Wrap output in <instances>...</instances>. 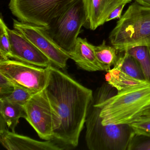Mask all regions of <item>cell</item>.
Returning a JSON list of instances; mask_svg holds the SVG:
<instances>
[{
  "instance_id": "4fadbf2b",
  "label": "cell",
  "mask_w": 150,
  "mask_h": 150,
  "mask_svg": "<svg viewBox=\"0 0 150 150\" xmlns=\"http://www.w3.org/2000/svg\"><path fill=\"white\" fill-rule=\"evenodd\" d=\"M70 57L79 68L85 71H106L96 57L94 45L88 42L86 38H78L74 50Z\"/></svg>"
},
{
  "instance_id": "d6986e66",
  "label": "cell",
  "mask_w": 150,
  "mask_h": 150,
  "mask_svg": "<svg viewBox=\"0 0 150 150\" xmlns=\"http://www.w3.org/2000/svg\"><path fill=\"white\" fill-rule=\"evenodd\" d=\"M8 28L1 17L0 20V60L11 59V48Z\"/></svg>"
},
{
  "instance_id": "ac0fdd59",
  "label": "cell",
  "mask_w": 150,
  "mask_h": 150,
  "mask_svg": "<svg viewBox=\"0 0 150 150\" xmlns=\"http://www.w3.org/2000/svg\"><path fill=\"white\" fill-rule=\"evenodd\" d=\"M95 51L97 59L105 67L106 71L116 64L118 58L117 51L114 46L107 45L105 40L100 45L95 46Z\"/></svg>"
},
{
  "instance_id": "484cf974",
  "label": "cell",
  "mask_w": 150,
  "mask_h": 150,
  "mask_svg": "<svg viewBox=\"0 0 150 150\" xmlns=\"http://www.w3.org/2000/svg\"><path fill=\"white\" fill-rule=\"evenodd\" d=\"M141 116L150 117V106L144 111Z\"/></svg>"
},
{
  "instance_id": "5bb4252c",
  "label": "cell",
  "mask_w": 150,
  "mask_h": 150,
  "mask_svg": "<svg viewBox=\"0 0 150 150\" xmlns=\"http://www.w3.org/2000/svg\"><path fill=\"white\" fill-rule=\"evenodd\" d=\"M105 78L107 83L117 92L150 83L132 78L115 67L107 71Z\"/></svg>"
},
{
  "instance_id": "cb8c5ba5",
  "label": "cell",
  "mask_w": 150,
  "mask_h": 150,
  "mask_svg": "<svg viewBox=\"0 0 150 150\" xmlns=\"http://www.w3.org/2000/svg\"><path fill=\"white\" fill-rule=\"evenodd\" d=\"M126 3L122 4L116 8L108 17L107 22H109L111 20L116 19H120L122 17V12L124 8L126 5Z\"/></svg>"
},
{
  "instance_id": "6da1fadb",
  "label": "cell",
  "mask_w": 150,
  "mask_h": 150,
  "mask_svg": "<svg viewBox=\"0 0 150 150\" xmlns=\"http://www.w3.org/2000/svg\"><path fill=\"white\" fill-rule=\"evenodd\" d=\"M48 69L45 91L52 110V140L64 150L74 149L79 145L94 94L59 68L52 65Z\"/></svg>"
},
{
  "instance_id": "3957f363",
  "label": "cell",
  "mask_w": 150,
  "mask_h": 150,
  "mask_svg": "<svg viewBox=\"0 0 150 150\" xmlns=\"http://www.w3.org/2000/svg\"><path fill=\"white\" fill-rule=\"evenodd\" d=\"M109 39L119 52L139 45L150 47V7L136 2L131 4L117 23Z\"/></svg>"
},
{
  "instance_id": "9a60e30c",
  "label": "cell",
  "mask_w": 150,
  "mask_h": 150,
  "mask_svg": "<svg viewBox=\"0 0 150 150\" xmlns=\"http://www.w3.org/2000/svg\"><path fill=\"white\" fill-rule=\"evenodd\" d=\"M1 118L13 132L21 117L24 118L25 111L23 106L11 102L6 99H0Z\"/></svg>"
},
{
  "instance_id": "8fae6325",
  "label": "cell",
  "mask_w": 150,
  "mask_h": 150,
  "mask_svg": "<svg viewBox=\"0 0 150 150\" xmlns=\"http://www.w3.org/2000/svg\"><path fill=\"white\" fill-rule=\"evenodd\" d=\"M6 124L1 118L0 142L8 150H64L54 140L39 141L28 137L10 131Z\"/></svg>"
},
{
  "instance_id": "30bf717a",
  "label": "cell",
  "mask_w": 150,
  "mask_h": 150,
  "mask_svg": "<svg viewBox=\"0 0 150 150\" xmlns=\"http://www.w3.org/2000/svg\"><path fill=\"white\" fill-rule=\"evenodd\" d=\"M8 32L11 48V59L45 68L52 65L43 52L18 31L8 28Z\"/></svg>"
},
{
  "instance_id": "5b68a950",
  "label": "cell",
  "mask_w": 150,
  "mask_h": 150,
  "mask_svg": "<svg viewBox=\"0 0 150 150\" xmlns=\"http://www.w3.org/2000/svg\"><path fill=\"white\" fill-rule=\"evenodd\" d=\"M86 21L83 0H76L45 28L52 39L70 56Z\"/></svg>"
},
{
  "instance_id": "9c48e42d",
  "label": "cell",
  "mask_w": 150,
  "mask_h": 150,
  "mask_svg": "<svg viewBox=\"0 0 150 150\" xmlns=\"http://www.w3.org/2000/svg\"><path fill=\"white\" fill-rule=\"evenodd\" d=\"M25 118L40 138H53V117L50 101L44 90L35 93L24 107Z\"/></svg>"
},
{
  "instance_id": "8992f818",
  "label": "cell",
  "mask_w": 150,
  "mask_h": 150,
  "mask_svg": "<svg viewBox=\"0 0 150 150\" xmlns=\"http://www.w3.org/2000/svg\"><path fill=\"white\" fill-rule=\"evenodd\" d=\"M76 0H10L9 9L22 22L47 28Z\"/></svg>"
},
{
  "instance_id": "2e32d148",
  "label": "cell",
  "mask_w": 150,
  "mask_h": 150,
  "mask_svg": "<svg viewBox=\"0 0 150 150\" xmlns=\"http://www.w3.org/2000/svg\"><path fill=\"white\" fill-rule=\"evenodd\" d=\"M118 57V59L114 67L131 76L142 81H146L143 71L137 60L126 52Z\"/></svg>"
},
{
  "instance_id": "7a4b0ae2",
  "label": "cell",
  "mask_w": 150,
  "mask_h": 150,
  "mask_svg": "<svg viewBox=\"0 0 150 150\" xmlns=\"http://www.w3.org/2000/svg\"><path fill=\"white\" fill-rule=\"evenodd\" d=\"M103 83L94 95L103 125L130 124L150 106V83L117 92Z\"/></svg>"
},
{
  "instance_id": "603a6c76",
  "label": "cell",
  "mask_w": 150,
  "mask_h": 150,
  "mask_svg": "<svg viewBox=\"0 0 150 150\" xmlns=\"http://www.w3.org/2000/svg\"><path fill=\"white\" fill-rule=\"evenodd\" d=\"M14 88L13 83L0 73V99H4L9 95Z\"/></svg>"
},
{
  "instance_id": "ba28073f",
  "label": "cell",
  "mask_w": 150,
  "mask_h": 150,
  "mask_svg": "<svg viewBox=\"0 0 150 150\" xmlns=\"http://www.w3.org/2000/svg\"><path fill=\"white\" fill-rule=\"evenodd\" d=\"M13 27L43 52L52 65L60 69L66 67L70 56L52 39L45 28L16 19H13Z\"/></svg>"
},
{
  "instance_id": "e0dca14e",
  "label": "cell",
  "mask_w": 150,
  "mask_h": 150,
  "mask_svg": "<svg viewBox=\"0 0 150 150\" xmlns=\"http://www.w3.org/2000/svg\"><path fill=\"white\" fill-rule=\"evenodd\" d=\"M133 57L141 67L146 80L150 83V47L139 45L125 50Z\"/></svg>"
},
{
  "instance_id": "277c9868",
  "label": "cell",
  "mask_w": 150,
  "mask_h": 150,
  "mask_svg": "<svg viewBox=\"0 0 150 150\" xmlns=\"http://www.w3.org/2000/svg\"><path fill=\"white\" fill-rule=\"evenodd\" d=\"M100 106L93 100L86 122V144L90 150H127L134 132L130 124L103 125Z\"/></svg>"
},
{
  "instance_id": "7402d4cb",
  "label": "cell",
  "mask_w": 150,
  "mask_h": 150,
  "mask_svg": "<svg viewBox=\"0 0 150 150\" xmlns=\"http://www.w3.org/2000/svg\"><path fill=\"white\" fill-rule=\"evenodd\" d=\"M130 125L136 134L150 136V117L141 116Z\"/></svg>"
},
{
  "instance_id": "d4e9b609",
  "label": "cell",
  "mask_w": 150,
  "mask_h": 150,
  "mask_svg": "<svg viewBox=\"0 0 150 150\" xmlns=\"http://www.w3.org/2000/svg\"><path fill=\"white\" fill-rule=\"evenodd\" d=\"M134 1L139 5L150 7V0H134Z\"/></svg>"
},
{
  "instance_id": "7c38bea8",
  "label": "cell",
  "mask_w": 150,
  "mask_h": 150,
  "mask_svg": "<svg viewBox=\"0 0 150 150\" xmlns=\"http://www.w3.org/2000/svg\"><path fill=\"white\" fill-rule=\"evenodd\" d=\"M132 0H83L86 21L84 27L92 30L107 22L110 14L122 4Z\"/></svg>"
},
{
  "instance_id": "ffe728a7",
  "label": "cell",
  "mask_w": 150,
  "mask_h": 150,
  "mask_svg": "<svg viewBox=\"0 0 150 150\" xmlns=\"http://www.w3.org/2000/svg\"><path fill=\"white\" fill-rule=\"evenodd\" d=\"M35 94L24 88L15 85L14 89L13 92L4 99H7L11 102L24 107Z\"/></svg>"
},
{
  "instance_id": "44dd1931",
  "label": "cell",
  "mask_w": 150,
  "mask_h": 150,
  "mask_svg": "<svg viewBox=\"0 0 150 150\" xmlns=\"http://www.w3.org/2000/svg\"><path fill=\"white\" fill-rule=\"evenodd\" d=\"M127 150H150V136L134 133L129 143Z\"/></svg>"
},
{
  "instance_id": "52a82bcc",
  "label": "cell",
  "mask_w": 150,
  "mask_h": 150,
  "mask_svg": "<svg viewBox=\"0 0 150 150\" xmlns=\"http://www.w3.org/2000/svg\"><path fill=\"white\" fill-rule=\"evenodd\" d=\"M0 73L13 83L34 93L44 90L48 82V67H42L15 59L0 60Z\"/></svg>"
}]
</instances>
